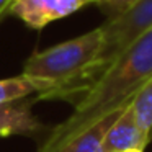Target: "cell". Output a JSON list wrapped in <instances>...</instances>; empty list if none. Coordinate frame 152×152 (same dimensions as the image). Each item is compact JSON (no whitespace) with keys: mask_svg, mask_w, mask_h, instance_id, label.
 Instances as JSON below:
<instances>
[{"mask_svg":"<svg viewBox=\"0 0 152 152\" xmlns=\"http://www.w3.org/2000/svg\"><path fill=\"white\" fill-rule=\"evenodd\" d=\"M152 28V0H137L132 7L115 18H110L100 26L102 46L93 64L90 66L80 88L72 102L141 34Z\"/></svg>","mask_w":152,"mask_h":152,"instance_id":"3","label":"cell"},{"mask_svg":"<svg viewBox=\"0 0 152 152\" xmlns=\"http://www.w3.org/2000/svg\"><path fill=\"white\" fill-rule=\"evenodd\" d=\"M102 46V30L56 44L44 51H34L23 66V75L48 82L51 90L36 100L72 98L80 88L90 66Z\"/></svg>","mask_w":152,"mask_h":152,"instance_id":"2","label":"cell"},{"mask_svg":"<svg viewBox=\"0 0 152 152\" xmlns=\"http://www.w3.org/2000/svg\"><path fill=\"white\" fill-rule=\"evenodd\" d=\"M8 4H10V0H0V12L4 10V8L7 7Z\"/></svg>","mask_w":152,"mask_h":152,"instance_id":"11","label":"cell"},{"mask_svg":"<svg viewBox=\"0 0 152 152\" xmlns=\"http://www.w3.org/2000/svg\"><path fill=\"white\" fill-rule=\"evenodd\" d=\"M126 105L119 106V108L113 110L111 113H108L106 116L100 118L92 126H88L74 137H70L67 142H64L62 145H59L53 152H103V137L110 129V126L123 113Z\"/></svg>","mask_w":152,"mask_h":152,"instance_id":"7","label":"cell"},{"mask_svg":"<svg viewBox=\"0 0 152 152\" xmlns=\"http://www.w3.org/2000/svg\"><path fill=\"white\" fill-rule=\"evenodd\" d=\"M131 102L124 106L123 113L116 118V121L106 131L105 137H103V152H128V151L144 152L145 145L151 142V139L137 126Z\"/></svg>","mask_w":152,"mask_h":152,"instance_id":"5","label":"cell"},{"mask_svg":"<svg viewBox=\"0 0 152 152\" xmlns=\"http://www.w3.org/2000/svg\"><path fill=\"white\" fill-rule=\"evenodd\" d=\"M132 111L141 131L152 139V77L132 96Z\"/></svg>","mask_w":152,"mask_h":152,"instance_id":"9","label":"cell"},{"mask_svg":"<svg viewBox=\"0 0 152 152\" xmlns=\"http://www.w3.org/2000/svg\"><path fill=\"white\" fill-rule=\"evenodd\" d=\"M10 2H12V0H10Z\"/></svg>","mask_w":152,"mask_h":152,"instance_id":"13","label":"cell"},{"mask_svg":"<svg viewBox=\"0 0 152 152\" xmlns=\"http://www.w3.org/2000/svg\"><path fill=\"white\" fill-rule=\"evenodd\" d=\"M152 77V28L131 43L74 102V113L51 129L39 152H53L100 118L132 100Z\"/></svg>","mask_w":152,"mask_h":152,"instance_id":"1","label":"cell"},{"mask_svg":"<svg viewBox=\"0 0 152 152\" xmlns=\"http://www.w3.org/2000/svg\"><path fill=\"white\" fill-rule=\"evenodd\" d=\"M128 152H142V151H128Z\"/></svg>","mask_w":152,"mask_h":152,"instance_id":"12","label":"cell"},{"mask_svg":"<svg viewBox=\"0 0 152 152\" xmlns=\"http://www.w3.org/2000/svg\"><path fill=\"white\" fill-rule=\"evenodd\" d=\"M51 90V85L48 82L31 79L26 75H18V77H10V79L0 80V105L10 102H17L21 98H28L31 95H36L39 98L41 95L48 93Z\"/></svg>","mask_w":152,"mask_h":152,"instance_id":"8","label":"cell"},{"mask_svg":"<svg viewBox=\"0 0 152 152\" xmlns=\"http://www.w3.org/2000/svg\"><path fill=\"white\" fill-rule=\"evenodd\" d=\"M137 0H93V4H96L102 8L103 13H106V20L115 18L118 15H121L123 12H126L129 7L136 4Z\"/></svg>","mask_w":152,"mask_h":152,"instance_id":"10","label":"cell"},{"mask_svg":"<svg viewBox=\"0 0 152 152\" xmlns=\"http://www.w3.org/2000/svg\"><path fill=\"white\" fill-rule=\"evenodd\" d=\"M34 102L36 100H31L28 96V98L0 105V137L36 136L49 129L31 111Z\"/></svg>","mask_w":152,"mask_h":152,"instance_id":"6","label":"cell"},{"mask_svg":"<svg viewBox=\"0 0 152 152\" xmlns=\"http://www.w3.org/2000/svg\"><path fill=\"white\" fill-rule=\"evenodd\" d=\"M90 4H93V0H12L0 12V20L13 15L26 26L41 30L51 21L64 18Z\"/></svg>","mask_w":152,"mask_h":152,"instance_id":"4","label":"cell"}]
</instances>
